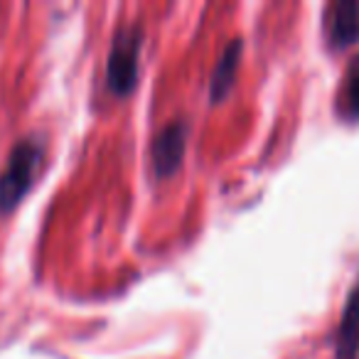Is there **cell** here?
<instances>
[{"instance_id":"1","label":"cell","mask_w":359,"mask_h":359,"mask_svg":"<svg viewBox=\"0 0 359 359\" xmlns=\"http://www.w3.org/2000/svg\"><path fill=\"white\" fill-rule=\"evenodd\" d=\"M42 163V145L25 138L11 150L6 168L0 172V212H11L32 187L35 172Z\"/></svg>"},{"instance_id":"2","label":"cell","mask_w":359,"mask_h":359,"mask_svg":"<svg viewBox=\"0 0 359 359\" xmlns=\"http://www.w3.org/2000/svg\"><path fill=\"white\" fill-rule=\"evenodd\" d=\"M138 52H140V30L123 27L114 37V45L106 62V86L111 94L128 96L138 81Z\"/></svg>"},{"instance_id":"3","label":"cell","mask_w":359,"mask_h":359,"mask_svg":"<svg viewBox=\"0 0 359 359\" xmlns=\"http://www.w3.org/2000/svg\"><path fill=\"white\" fill-rule=\"evenodd\" d=\"M187 148V126L182 121L168 123L150 145V158H153V170L158 177H170L180 168L185 158Z\"/></svg>"},{"instance_id":"4","label":"cell","mask_w":359,"mask_h":359,"mask_svg":"<svg viewBox=\"0 0 359 359\" xmlns=\"http://www.w3.org/2000/svg\"><path fill=\"white\" fill-rule=\"evenodd\" d=\"M325 32L327 42L337 50L354 45L359 40V3L352 0L332 3L325 13Z\"/></svg>"},{"instance_id":"5","label":"cell","mask_w":359,"mask_h":359,"mask_svg":"<svg viewBox=\"0 0 359 359\" xmlns=\"http://www.w3.org/2000/svg\"><path fill=\"white\" fill-rule=\"evenodd\" d=\"M359 354V283L344 303L334 337V359H357Z\"/></svg>"},{"instance_id":"6","label":"cell","mask_w":359,"mask_h":359,"mask_svg":"<svg viewBox=\"0 0 359 359\" xmlns=\"http://www.w3.org/2000/svg\"><path fill=\"white\" fill-rule=\"evenodd\" d=\"M239 57H241V40H231L226 45V50L222 52L215 72H212V81H210L212 101H222L229 94L231 84H234L236 69H239Z\"/></svg>"},{"instance_id":"7","label":"cell","mask_w":359,"mask_h":359,"mask_svg":"<svg viewBox=\"0 0 359 359\" xmlns=\"http://www.w3.org/2000/svg\"><path fill=\"white\" fill-rule=\"evenodd\" d=\"M337 114L344 121H359V55L352 57L344 69L337 91Z\"/></svg>"}]
</instances>
